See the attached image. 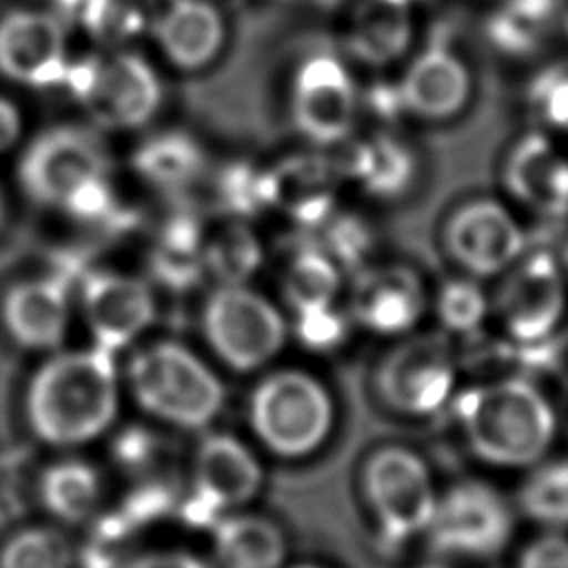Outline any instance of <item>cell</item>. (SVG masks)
I'll list each match as a JSON object with an SVG mask.
<instances>
[{"label": "cell", "mask_w": 568, "mask_h": 568, "mask_svg": "<svg viewBox=\"0 0 568 568\" xmlns=\"http://www.w3.org/2000/svg\"><path fill=\"white\" fill-rule=\"evenodd\" d=\"M33 435L55 448L102 437L120 410V382L109 351H58L31 375L24 397Z\"/></svg>", "instance_id": "obj_1"}, {"label": "cell", "mask_w": 568, "mask_h": 568, "mask_svg": "<svg viewBox=\"0 0 568 568\" xmlns=\"http://www.w3.org/2000/svg\"><path fill=\"white\" fill-rule=\"evenodd\" d=\"M450 406L464 444L488 466L532 468L557 442V410L544 388L526 375L457 390Z\"/></svg>", "instance_id": "obj_2"}, {"label": "cell", "mask_w": 568, "mask_h": 568, "mask_svg": "<svg viewBox=\"0 0 568 568\" xmlns=\"http://www.w3.org/2000/svg\"><path fill=\"white\" fill-rule=\"evenodd\" d=\"M18 178L33 202L78 220H98L113 202L109 155L100 138L82 126L60 124L33 138Z\"/></svg>", "instance_id": "obj_3"}, {"label": "cell", "mask_w": 568, "mask_h": 568, "mask_svg": "<svg viewBox=\"0 0 568 568\" xmlns=\"http://www.w3.org/2000/svg\"><path fill=\"white\" fill-rule=\"evenodd\" d=\"M126 382L146 415L182 430L206 428L226 399L220 375L195 351L171 339L140 348L129 362Z\"/></svg>", "instance_id": "obj_4"}, {"label": "cell", "mask_w": 568, "mask_h": 568, "mask_svg": "<svg viewBox=\"0 0 568 568\" xmlns=\"http://www.w3.org/2000/svg\"><path fill=\"white\" fill-rule=\"evenodd\" d=\"M246 415L255 439L268 453L306 459L331 439L337 408L320 377L302 368H280L255 384Z\"/></svg>", "instance_id": "obj_5"}, {"label": "cell", "mask_w": 568, "mask_h": 568, "mask_svg": "<svg viewBox=\"0 0 568 568\" xmlns=\"http://www.w3.org/2000/svg\"><path fill=\"white\" fill-rule=\"evenodd\" d=\"M62 84L98 126L111 131L144 126L164 100L158 71L131 51L71 60Z\"/></svg>", "instance_id": "obj_6"}, {"label": "cell", "mask_w": 568, "mask_h": 568, "mask_svg": "<svg viewBox=\"0 0 568 568\" xmlns=\"http://www.w3.org/2000/svg\"><path fill=\"white\" fill-rule=\"evenodd\" d=\"M515 535L508 497L484 479H462L439 490L424 532L437 559L486 561L506 550Z\"/></svg>", "instance_id": "obj_7"}, {"label": "cell", "mask_w": 568, "mask_h": 568, "mask_svg": "<svg viewBox=\"0 0 568 568\" xmlns=\"http://www.w3.org/2000/svg\"><path fill=\"white\" fill-rule=\"evenodd\" d=\"M362 490L382 544L393 548L424 537L439 497L426 459L402 446H384L366 459Z\"/></svg>", "instance_id": "obj_8"}, {"label": "cell", "mask_w": 568, "mask_h": 568, "mask_svg": "<svg viewBox=\"0 0 568 568\" xmlns=\"http://www.w3.org/2000/svg\"><path fill=\"white\" fill-rule=\"evenodd\" d=\"M202 331L217 359L240 373L271 364L288 337L282 311L246 284H220L209 295Z\"/></svg>", "instance_id": "obj_9"}, {"label": "cell", "mask_w": 568, "mask_h": 568, "mask_svg": "<svg viewBox=\"0 0 568 568\" xmlns=\"http://www.w3.org/2000/svg\"><path fill=\"white\" fill-rule=\"evenodd\" d=\"M457 377V355L444 331L408 333L382 357L375 388L390 410L424 419L453 404Z\"/></svg>", "instance_id": "obj_10"}, {"label": "cell", "mask_w": 568, "mask_h": 568, "mask_svg": "<svg viewBox=\"0 0 568 568\" xmlns=\"http://www.w3.org/2000/svg\"><path fill=\"white\" fill-rule=\"evenodd\" d=\"M490 297V315L515 344L555 337L568 306V277L559 257L546 251L524 253Z\"/></svg>", "instance_id": "obj_11"}, {"label": "cell", "mask_w": 568, "mask_h": 568, "mask_svg": "<svg viewBox=\"0 0 568 568\" xmlns=\"http://www.w3.org/2000/svg\"><path fill=\"white\" fill-rule=\"evenodd\" d=\"M442 246L464 275L499 277L526 253V231L506 202L470 197L444 220Z\"/></svg>", "instance_id": "obj_12"}, {"label": "cell", "mask_w": 568, "mask_h": 568, "mask_svg": "<svg viewBox=\"0 0 568 568\" xmlns=\"http://www.w3.org/2000/svg\"><path fill=\"white\" fill-rule=\"evenodd\" d=\"M357 87L348 67L331 55L306 58L291 84V115L302 135L315 144L344 142L357 115Z\"/></svg>", "instance_id": "obj_13"}, {"label": "cell", "mask_w": 568, "mask_h": 568, "mask_svg": "<svg viewBox=\"0 0 568 568\" xmlns=\"http://www.w3.org/2000/svg\"><path fill=\"white\" fill-rule=\"evenodd\" d=\"M71 58L64 20L51 11L13 9L0 18V73L22 87L62 84Z\"/></svg>", "instance_id": "obj_14"}, {"label": "cell", "mask_w": 568, "mask_h": 568, "mask_svg": "<svg viewBox=\"0 0 568 568\" xmlns=\"http://www.w3.org/2000/svg\"><path fill=\"white\" fill-rule=\"evenodd\" d=\"M501 186L510 202L532 215H568V153L546 131L515 138L501 158Z\"/></svg>", "instance_id": "obj_15"}, {"label": "cell", "mask_w": 568, "mask_h": 568, "mask_svg": "<svg viewBox=\"0 0 568 568\" xmlns=\"http://www.w3.org/2000/svg\"><path fill=\"white\" fill-rule=\"evenodd\" d=\"M428 308L419 273L402 262H384L359 273L351 295V320L373 335L415 333Z\"/></svg>", "instance_id": "obj_16"}, {"label": "cell", "mask_w": 568, "mask_h": 568, "mask_svg": "<svg viewBox=\"0 0 568 568\" xmlns=\"http://www.w3.org/2000/svg\"><path fill=\"white\" fill-rule=\"evenodd\" d=\"M82 315L95 346L113 353L138 339L155 320L146 282L118 271H95L82 280Z\"/></svg>", "instance_id": "obj_17"}, {"label": "cell", "mask_w": 568, "mask_h": 568, "mask_svg": "<svg viewBox=\"0 0 568 568\" xmlns=\"http://www.w3.org/2000/svg\"><path fill=\"white\" fill-rule=\"evenodd\" d=\"M473 95L468 64L444 44H430L406 64L397 100L406 115L422 122H446L459 115Z\"/></svg>", "instance_id": "obj_18"}, {"label": "cell", "mask_w": 568, "mask_h": 568, "mask_svg": "<svg viewBox=\"0 0 568 568\" xmlns=\"http://www.w3.org/2000/svg\"><path fill=\"white\" fill-rule=\"evenodd\" d=\"M193 488L211 510L235 513L251 504L264 484V468L248 444L231 433H209L193 455Z\"/></svg>", "instance_id": "obj_19"}, {"label": "cell", "mask_w": 568, "mask_h": 568, "mask_svg": "<svg viewBox=\"0 0 568 568\" xmlns=\"http://www.w3.org/2000/svg\"><path fill=\"white\" fill-rule=\"evenodd\" d=\"M2 322L16 344L55 351L71 324V293L62 277H33L11 286L2 300Z\"/></svg>", "instance_id": "obj_20"}, {"label": "cell", "mask_w": 568, "mask_h": 568, "mask_svg": "<svg viewBox=\"0 0 568 568\" xmlns=\"http://www.w3.org/2000/svg\"><path fill=\"white\" fill-rule=\"evenodd\" d=\"M153 38L162 55L182 71L209 67L222 51L224 20L206 0H173L153 22Z\"/></svg>", "instance_id": "obj_21"}, {"label": "cell", "mask_w": 568, "mask_h": 568, "mask_svg": "<svg viewBox=\"0 0 568 568\" xmlns=\"http://www.w3.org/2000/svg\"><path fill=\"white\" fill-rule=\"evenodd\" d=\"M215 568H284L288 541L284 530L255 513H226L211 535Z\"/></svg>", "instance_id": "obj_22"}, {"label": "cell", "mask_w": 568, "mask_h": 568, "mask_svg": "<svg viewBox=\"0 0 568 568\" xmlns=\"http://www.w3.org/2000/svg\"><path fill=\"white\" fill-rule=\"evenodd\" d=\"M415 33L410 0H362L348 24V44L368 67H388L410 47Z\"/></svg>", "instance_id": "obj_23"}, {"label": "cell", "mask_w": 568, "mask_h": 568, "mask_svg": "<svg viewBox=\"0 0 568 568\" xmlns=\"http://www.w3.org/2000/svg\"><path fill=\"white\" fill-rule=\"evenodd\" d=\"M102 475L84 459L53 462L40 477V499L44 508L69 524L93 517L102 499Z\"/></svg>", "instance_id": "obj_24"}, {"label": "cell", "mask_w": 568, "mask_h": 568, "mask_svg": "<svg viewBox=\"0 0 568 568\" xmlns=\"http://www.w3.org/2000/svg\"><path fill=\"white\" fill-rule=\"evenodd\" d=\"M342 288L339 262L322 248L300 251L284 271L282 291L284 300L295 315L315 313L335 306Z\"/></svg>", "instance_id": "obj_25"}, {"label": "cell", "mask_w": 568, "mask_h": 568, "mask_svg": "<svg viewBox=\"0 0 568 568\" xmlns=\"http://www.w3.org/2000/svg\"><path fill=\"white\" fill-rule=\"evenodd\" d=\"M351 175L371 193L393 197L408 189L415 178V160L404 142L393 135H375L353 149Z\"/></svg>", "instance_id": "obj_26"}, {"label": "cell", "mask_w": 568, "mask_h": 568, "mask_svg": "<svg viewBox=\"0 0 568 568\" xmlns=\"http://www.w3.org/2000/svg\"><path fill=\"white\" fill-rule=\"evenodd\" d=\"M135 169L160 189H180L200 173L202 151L184 133H160L138 149Z\"/></svg>", "instance_id": "obj_27"}, {"label": "cell", "mask_w": 568, "mask_h": 568, "mask_svg": "<svg viewBox=\"0 0 568 568\" xmlns=\"http://www.w3.org/2000/svg\"><path fill=\"white\" fill-rule=\"evenodd\" d=\"M204 242L197 222L175 217L166 222L153 251V271L169 286H191L204 271Z\"/></svg>", "instance_id": "obj_28"}, {"label": "cell", "mask_w": 568, "mask_h": 568, "mask_svg": "<svg viewBox=\"0 0 568 568\" xmlns=\"http://www.w3.org/2000/svg\"><path fill=\"white\" fill-rule=\"evenodd\" d=\"M519 490L521 510L546 530L568 528V459L539 462Z\"/></svg>", "instance_id": "obj_29"}, {"label": "cell", "mask_w": 568, "mask_h": 568, "mask_svg": "<svg viewBox=\"0 0 568 568\" xmlns=\"http://www.w3.org/2000/svg\"><path fill=\"white\" fill-rule=\"evenodd\" d=\"M433 308L446 335H470L479 331L490 315V297L479 280L462 273L437 288Z\"/></svg>", "instance_id": "obj_30"}, {"label": "cell", "mask_w": 568, "mask_h": 568, "mask_svg": "<svg viewBox=\"0 0 568 568\" xmlns=\"http://www.w3.org/2000/svg\"><path fill=\"white\" fill-rule=\"evenodd\" d=\"M75 550L55 528L29 526L0 548V568H73Z\"/></svg>", "instance_id": "obj_31"}, {"label": "cell", "mask_w": 568, "mask_h": 568, "mask_svg": "<svg viewBox=\"0 0 568 568\" xmlns=\"http://www.w3.org/2000/svg\"><path fill=\"white\" fill-rule=\"evenodd\" d=\"M260 264L262 246L242 224H231L204 242V266L220 284H244Z\"/></svg>", "instance_id": "obj_32"}, {"label": "cell", "mask_w": 568, "mask_h": 568, "mask_svg": "<svg viewBox=\"0 0 568 568\" xmlns=\"http://www.w3.org/2000/svg\"><path fill=\"white\" fill-rule=\"evenodd\" d=\"M62 20H75L100 42H122L140 31L142 13L131 0H58Z\"/></svg>", "instance_id": "obj_33"}, {"label": "cell", "mask_w": 568, "mask_h": 568, "mask_svg": "<svg viewBox=\"0 0 568 568\" xmlns=\"http://www.w3.org/2000/svg\"><path fill=\"white\" fill-rule=\"evenodd\" d=\"M552 16V0H508L493 22L495 40L508 49H530Z\"/></svg>", "instance_id": "obj_34"}, {"label": "cell", "mask_w": 568, "mask_h": 568, "mask_svg": "<svg viewBox=\"0 0 568 568\" xmlns=\"http://www.w3.org/2000/svg\"><path fill=\"white\" fill-rule=\"evenodd\" d=\"M351 317H346L335 306L297 315V337L311 348L320 353L335 351L344 344L351 333Z\"/></svg>", "instance_id": "obj_35"}, {"label": "cell", "mask_w": 568, "mask_h": 568, "mask_svg": "<svg viewBox=\"0 0 568 568\" xmlns=\"http://www.w3.org/2000/svg\"><path fill=\"white\" fill-rule=\"evenodd\" d=\"M530 102L539 122L568 140V71L550 73L539 80Z\"/></svg>", "instance_id": "obj_36"}, {"label": "cell", "mask_w": 568, "mask_h": 568, "mask_svg": "<svg viewBox=\"0 0 568 568\" xmlns=\"http://www.w3.org/2000/svg\"><path fill=\"white\" fill-rule=\"evenodd\" d=\"M517 568H568V535L544 530L524 546Z\"/></svg>", "instance_id": "obj_37"}, {"label": "cell", "mask_w": 568, "mask_h": 568, "mask_svg": "<svg viewBox=\"0 0 568 568\" xmlns=\"http://www.w3.org/2000/svg\"><path fill=\"white\" fill-rule=\"evenodd\" d=\"M126 568H209L200 557L186 550H153L135 557Z\"/></svg>", "instance_id": "obj_38"}, {"label": "cell", "mask_w": 568, "mask_h": 568, "mask_svg": "<svg viewBox=\"0 0 568 568\" xmlns=\"http://www.w3.org/2000/svg\"><path fill=\"white\" fill-rule=\"evenodd\" d=\"M22 135V113L4 95H0V155L7 153Z\"/></svg>", "instance_id": "obj_39"}, {"label": "cell", "mask_w": 568, "mask_h": 568, "mask_svg": "<svg viewBox=\"0 0 568 568\" xmlns=\"http://www.w3.org/2000/svg\"><path fill=\"white\" fill-rule=\"evenodd\" d=\"M419 568H455V566H453V561L435 559V561H428V564H424V566H419Z\"/></svg>", "instance_id": "obj_40"}, {"label": "cell", "mask_w": 568, "mask_h": 568, "mask_svg": "<svg viewBox=\"0 0 568 568\" xmlns=\"http://www.w3.org/2000/svg\"><path fill=\"white\" fill-rule=\"evenodd\" d=\"M559 262H561L564 273H566V277H568V242H566V246L561 248V257H559Z\"/></svg>", "instance_id": "obj_41"}, {"label": "cell", "mask_w": 568, "mask_h": 568, "mask_svg": "<svg viewBox=\"0 0 568 568\" xmlns=\"http://www.w3.org/2000/svg\"><path fill=\"white\" fill-rule=\"evenodd\" d=\"M291 568H326V566H322V564H295V566H291Z\"/></svg>", "instance_id": "obj_42"}, {"label": "cell", "mask_w": 568, "mask_h": 568, "mask_svg": "<svg viewBox=\"0 0 568 568\" xmlns=\"http://www.w3.org/2000/svg\"><path fill=\"white\" fill-rule=\"evenodd\" d=\"M2 211H4V209H2V195H0V222H2Z\"/></svg>", "instance_id": "obj_43"}, {"label": "cell", "mask_w": 568, "mask_h": 568, "mask_svg": "<svg viewBox=\"0 0 568 568\" xmlns=\"http://www.w3.org/2000/svg\"><path fill=\"white\" fill-rule=\"evenodd\" d=\"M566 29H568V13H566Z\"/></svg>", "instance_id": "obj_44"}]
</instances>
